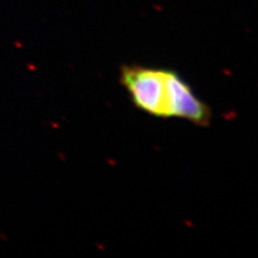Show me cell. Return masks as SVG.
I'll return each mask as SVG.
<instances>
[{
  "label": "cell",
  "instance_id": "obj_1",
  "mask_svg": "<svg viewBox=\"0 0 258 258\" xmlns=\"http://www.w3.org/2000/svg\"><path fill=\"white\" fill-rule=\"evenodd\" d=\"M119 72V82L138 110L159 118H182L201 127L211 123V109L173 69L124 64Z\"/></svg>",
  "mask_w": 258,
  "mask_h": 258
}]
</instances>
